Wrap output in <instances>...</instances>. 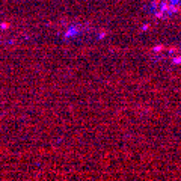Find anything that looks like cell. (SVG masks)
Returning <instances> with one entry per match:
<instances>
[{"mask_svg": "<svg viewBox=\"0 0 181 181\" xmlns=\"http://www.w3.org/2000/svg\"><path fill=\"white\" fill-rule=\"evenodd\" d=\"M173 62H175V63H181V57H175Z\"/></svg>", "mask_w": 181, "mask_h": 181, "instance_id": "6da1fadb", "label": "cell"}]
</instances>
